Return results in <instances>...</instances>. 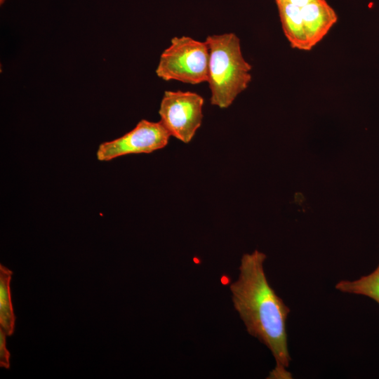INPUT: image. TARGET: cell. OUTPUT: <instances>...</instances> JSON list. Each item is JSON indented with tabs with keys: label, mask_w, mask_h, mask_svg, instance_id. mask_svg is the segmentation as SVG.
<instances>
[{
	"label": "cell",
	"mask_w": 379,
	"mask_h": 379,
	"mask_svg": "<svg viewBox=\"0 0 379 379\" xmlns=\"http://www.w3.org/2000/svg\"><path fill=\"white\" fill-rule=\"evenodd\" d=\"M171 135L160 121L140 120L124 135L101 143L96 152L100 161H109L131 154H149L165 147Z\"/></svg>",
	"instance_id": "5b68a950"
},
{
	"label": "cell",
	"mask_w": 379,
	"mask_h": 379,
	"mask_svg": "<svg viewBox=\"0 0 379 379\" xmlns=\"http://www.w3.org/2000/svg\"><path fill=\"white\" fill-rule=\"evenodd\" d=\"M340 292L363 295L373 300L379 305V263L370 274L357 279L341 280L335 285Z\"/></svg>",
	"instance_id": "ba28073f"
},
{
	"label": "cell",
	"mask_w": 379,
	"mask_h": 379,
	"mask_svg": "<svg viewBox=\"0 0 379 379\" xmlns=\"http://www.w3.org/2000/svg\"><path fill=\"white\" fill-rule=\"evenodd\" d=\"M6 333L0 328V366L4 368H10V353L6 348Z\"/></svg>",
	"instance_id": "30bf717a"
},
{
	"label": "cell",
	"mask_w": 379,
	"mask_h": 379,
	"mask_svg": "<svg viewBox=\"0 0 379 379\" xmlns=\"http://www.w3.org/2000/svg\"><path fill=\"white\" fill-rule=\"evenodd\" d=\"M277 6L284 33L291 46L302 51L311 50L300 8L288 1Z\"/></svg>",
	"instance_id": "52a82bcc"
},
{
	"label": "cell",
	"mask_w": 379,
	"mask_h": 379,
	"mask_svg": "<svg viewBox=\"0 0 379 379\" xmlns=\"http://www.w3.org/2000/svg\"><path fill=\"white\" fill-rule=\"evenodd\" d=\"M205 42L209 51L210 102L225 109L248 86L252 67L244 58L240 39L234 33L210 35Z\"/></svg>",
	"instance_id": "7a4b0ae2"
},
{
	"label": "cell",
	"mask_w": 379,
	"mask_h": 379,
	"mask_svg": "<svg viewBox=\"0 0 379 379\" xmlns=\"http://www.w3.org/2000/svg\"><path fill=\"white\" fill-rule=\"evenodd\" d=\"M265 260L266 255L258 250L243 255L238 279L230 286L232 300L248 333L264 344L274 357L275 367L267 378L291 379L286 329L291 310L269 284Z\"/></svg>",
	"instance_id": "6da1fadb"
},
{
	"label": "cell",
	"mask_w": 379,
	"mask_h": 379,
	"mask_svg": "<svg viewBox=\"0 0 379 379\" xmlns=\"http://www.w3.org/2000/svg\"><path fill=\"white\" fill-rule=\"evenodd\" d=\"M300 9L309 44L312 48L337 22L338 15L326 0H314Z\"/></svg>",
	"instance_id": "8992f818"
},
{
	"label": "cell",
	"mask_w": 379,
	"mask_h": 379,
	"mask_svg": "<svg viewBox=\"0 0 379 379\" xmlns=\"http://www.w3.org/2000/svg\"><path fill=\"white\" fill-rule=\"evenodd\" d=\"M12 274L11 270L0 265V328L7 336L13 334L15 321L10 289Z\"/></svg>",
	"instance_id": "9c48e42d"
},
{
	"label": "cell",
	"mask_w": 379,
	"mask_h": 379,
	"mask_svg": "<svg viewBox=\"0 0 379 379\" xmlns=\"http://www.w3.org/2000/svg\"><path fill=\"white\" fill-rule=\"evenodd\" d=\"M5 0H0V4L2 5L4 3Z\"/></svg>",
	"instance_id": "4fadbf2b"
},
{
	"label": "cell",
	"mask_w": 379,
	"mask_h": 379,
	"mask_svg": "<svg viewBox=\"0 0 379 379\" xmlns=\"http://www.w3.org/2000/svg\"><path fill=\"white\" fill-rule=\"evenodd\" d=\"M208 60L205 41L187 36H175L161 53L155 72L166 81L199 84L208 81Z\"/></svg>",
	"instance_id": "3957f363"
},
{
	"label": "cell",
	"mask_w": 379,
	"mask_h": 379,
	"mask_svg": "<svg viewBox=\"0 0 379 379\" xmlns=\"http://www.w3.org/2000/svg\"><path fill=\"white\" fill-rule=\"evenodd\" d=\"M314 0H286L285 1H288L293 5H295L300 8H302L308 4L312 2Z\"/></svg>",
	"instance_id": "8fae6325"
},
{
	"label": "cell",
	"mask_w": 379,
	"mask_h": 379,
	"mask_svg": "<svg viewBox=\"0 0 379 379\" xmlns=\"http://www.w3.org/2000/svg\"><path fill=\"white\" fill-rule=\"evenodd\" d=\"M286 0H274L275 3L277 4V5L285 1Z\"/></svg>",
	"instance_id": "7c38bea8"
},
{
	"label": "cell",
	"mask_w": 379,
	"mask_h": 379,
	"mask_svg": "<svg viewBox=\"0 0 379 379\" xmlns=\"http://www.w3.org/2000/svg\"><path fill=\"white\" fill-rule=\"evenodd\" d=\"M204 100L192 91H166L160 102V123L171 136L189 143L203 120Z\"/></svg>",
	"instance_id": "277c9868"
}]
</instances>
